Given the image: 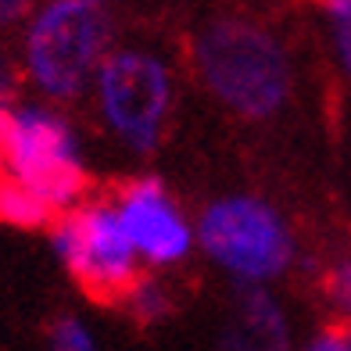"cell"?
I'll return each mask as SVG.
<instances>
[{
	"instance_id": "cell-16",
	"label": "cell",
	"mask_w": 351,
	"mask_h": 351,
	"mask_svg": "<svg viewBox=\"0 0 351 351\" xmlns=\"http://www.w3.org/2000/svg\"><path fill=\"white\" fill-rule=\"evenodd\" d=\"M33 8H36V0H0V33L19 29Z\"/></svg>"
},
{
	"instance_id": "cell-12",
	"label": "cell",
	"mask_w": 351,
	"mask_h": 351,
	"mask_svg": "<svg viewBox=\"0 0 351 351\" xmlns=\"http://www.w3.org/2000/svg\"><path fill=\"white\" fill-rule=\"evenodd\" d=\"M323 22H326V51L333 69L344 83H351V0L323 4Z\"/></svg>"
},
{
	"instance_id": "cell-2",
	"label": "cell",
	"mask_w": 351,
	"mask_h": 351,
	"mask_svg": "<svg viewBox=\"0 0 351 351\" xmlns=\"http://www.w3.org/2000/svg\"><path fill=\"white\" fill-rule=\"evenodd\" d=\"M119 40L115 0H36V8L14 29L29 97L61 108L83 104Z\"/></svg>"
},
{
	"instance_id": "cell-6",
	"label": "cell",
	"mask_w": 351,
	"mask_h": 351,
	"mask_svg": "<svg viewBox=\"0 0 351 351\" xmlns=\"http://www.w3.org/2000/svg\"><path fill=\"white\" fill-rule=\"evenodd\" d=\"M47 247L79 291L104 305H119L143 265L125 237L111 197H86L61 212L47 230Z\"/></svg>"
},
{
	"instance_id": "cell-14",
	"label": "cell",
	"mask_w": 351,
	"mask_h": 351,
	"mask_svg": "<svg viewBox=\"0 0 351 351\" xmlns=\"http://www.w3.org/2000/svg\"><path fill=\"white\" fill-rule=\"evenodd\" d=\"M25 90L22 83V65H19V51H14V43L0 36V111L11 108L19 101V93Z\"/></svg>"
},
{
	"instance_id": "cell-15",
	"label": "cell",
	"mask_w": 351,
	"mask_h": 351,
	"mask_svg": "<svg viewBox=\"0 0 351 351\" xmlns=\"http://www.w3.org/2000/svg\"><path fill=\"white\" fill-rule=\"evenodd\" d=\"M326 294L333 301V308L341 312L344 323H351V247L337 258V265L330 269V280H326Z\"/></svg>"
},
{
	"instance_id": "cell-13",
	"label": "cell",
	"mask_w": 351,
	"mask_h": 351,
	"mask_svg": "<svg viewBox=\"0 0 351 351\" xmlns=\"http://www.w3.org/2000/svg\"><path fill=\"white\" fill-rule=\"evenodd\" d=\"M298 351H351V323L330 319V323L312 326L305 337L298 341Z\"/></svg>"
},
{
	"instance_id": "cell-4",
	"label": "cell",
	"mask_w": 351,
	"mask_h": 351,
	"mask_svg": "<svg viewBox=\"0 0 351 351\" xmlns=\"http://www.w3.org/2000/svg\"><path fill=\"white\" fill-rule=\"evenodd\" d=\"M194 215L197 254L230 287H276L301 265L294 219L262 190H219Z\"/></svg>"
},
{
	"instance_id": "cell-8",
	"label": "cell",
	"mask_w": 351,
	"mask_h": 351,
	"mask_svg": "<svg viewBox=\"0 0 351 351\" xmlns=\"http://www.w3.org/2000/svg\"><path fill=\"white\" fill-rule=\"evenodd\" d=\"M298 323L276 287H233L212 351H298Z\"/></svg>"
},
{
	"instance_id": "cell-9",
	"label": "cell",
	"mask_w": 351,
	"mask_h": 351,
	"mask_svg": "<svg viewBox=\"0 0 351 351\" xmlns=\"http://www.w3.org/2000/svg\"><path fill=\"white\" fill-rule=\"evenodd\" d=\"M119 308L130 315L136 326H158L176 312V287L162 273H140L136 283L122 294Z\"/></svg>"
},
{
	"instance_id": "cell-17",
	"label": "cell",
	"mask_w": 351,
	"mask_h": 351,
	"mask_svg": "<svg viewBox=\"0 0 351 351\" xmlns=\"http://www.w3.org/2000/svg\"><path fill=\"white\" fill-rule=\"evenodd\" d=\"M0 151H4V111H0Z\"/></svg>"
},
{
	"instance_id": "cell-18",
	"label": "cell",
	"mask_w": 351,
	"mask_h": 351,
	"mask_svg": "<svg viewBox=\"0 0 351 351\" xmlns=\"http://www.w3.org/2000/svg\"><path fill=\"white\" fill-rule=\"evenodd\" d=\"M315 4H319V8H323V4H330V0H315Z\"/></svg>"
},
{
	"instance_id": "cell-1",
	"label": "cell",
	"mask_w": 351,
	"mask_h": 351,
	"mask_svg": "<svg viewBox=\"0 0 351 351\" xmlns=\"http://www.w3.org/2000/svg\"><path fill=\"white\" fill-rule=\"evenodd\" d=\"M183 58L204 101L241 125L276 122L298 97V54L262 14L241 8L208 11L190 25Z\"/></svg>"
},
{
	"instance_id": "cell-11",
	"label": "cell",
	"mask_w": 351,
	"mask_h": 351,
	"mask_svg": "<svg viewBox=\"0 0 351 351\" xmlns=\"http://www.w3.org/2000/svg\"><path fill=\"white\" fill-rule=\"evenodd\" d=\"M43 351H101V337L93 323L79 312H61L51 319L43 337Z\"/></svg>"
},
{
	"instance_id": "cell-10",
	"label": "cell",
	"mask_w": 351,
	"mask_h": 351,
	"mask_svg": "<svg viewBox=\"0 0 351 351\" xmlns=\"http://www.w3.org/2000/svg\"><path fill=\"white\" fill-rule=\"evenodd\" d=\"M54 219H58V215L47 208V204L33 194V190L0 172V226L22 230V233H36V230L47 233Z\"/></svg>"
},
{
	"instance_id": "cell-5",
	"label": "cell",
	"mask_w": 351,
	"mask_h": 351,
	"mask_svg": "<svg viewBox=\"0 0 351 351\" xmlns=\"http://www.w3.org/2000/svg\"><path fill=\"white\" fill-rule=\"evenodd\" d=\"M0 172L29 186L54 215L83 204L93 186V162L72 108L40 97H19L4 108Z\"/></svg>"
},
{
	"instance_id": "cell-3",
	"label": "cell",
	"mask_w": 351,
	"mask_h": 351,
	"mask_svg": "<svg viewBox=\"0 0 351 351\" xmlns=\"http://www.w3.org/2000/svg\"><path fill=\"white\" fill-rule=\"evenodd\" d=\"M180 101V61L154 40H119L86 97L93 125L130 162H151L165 147Z\"/></svg>"
},
{
	"instance_id": "cell-7",
	"label": "cell",
	"mask_w": 351,
	"mask_h": 351,
	"mask_svg": "<svg viewBox=\"0 0 351 351\" xmlns=\"http://www.w3.org/2000/svg\"><path fill=\"white\" fill-rule=\"evenodd\" d=\"M108 197L143 273H176L197 254V215L162 176L140 172Z\"/></svg>"
}]
</instances>
